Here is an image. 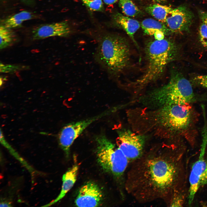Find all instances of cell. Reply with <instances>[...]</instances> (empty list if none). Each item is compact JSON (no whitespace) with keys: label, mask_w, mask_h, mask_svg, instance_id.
<instances>
[{"label":"cell","mask_w":207,"mask_h":207,"mask_svg":"<svg viewBox=\"0 0 207 207\" xmlns=\"http://www.w3.org/2000/svg\"><path fill=\"white\" fill-rule=\"evenodd\" d=\"M145 141L142 136L129 130L119 132L116 145L128 159L133 162L143 154Z\"/></svg>","instance_id":"ba28073f"},{"label":"cell","mask_w":207,"mask_h":207,"mask_svg":"<svg viewBox=\"0 0 207 207\" xmlns=\"http://www.w3.org/2000/svg\"><path fill=\"white\" fill-rule=\"evenodd\" d=\"M0 72L4 73L14 72L23 69V67L21 66L8 64H5L1 63Z\"/></svg>","instance_id":"603a6c76"},{"label":"cell","mask_w":207,"mask_h":207,"mask_svg":"<svg viewBox=\"0 0 207 207\" xmlns=\"http://www.w3.org/2000/svg\"><path fill=\"white\" fill-rule=\"evenodd\" d=\"M90 9L94 11H101L103 9L102 0H81Z\"/></svg>","instance_id":"7402d4cb"},{"label":"cell","mask_w":207,"mask_h":207,"mask_svg":"<svg viewBox=\"0 0 207 207\" xmlns=\"http://www.w3.org/2000/svg\"><path fill=\"white\" fill-rule=\"evenodd\" d=\"M78 166L76 164L74 165L63 175L61 191L55 199L49 203L42 206H51L62 199L68 192L72 188L77 179Z\"/></svg>","instance_id":"4fadbf2b"},{"label":"cell","mask_w":207,"mask_h":207,"mask_svg":"<svg viewBox=\"0 0 207 207\" xmlns=\"http://www.w3.org/2000/svg\"><path fill=\"white\" fill-rule=\"evenodd\" d=\"M33 16L30 12L22 11L5 19L3 25L10 29L16 28L20 26L24 22L32 18Z\"/></svg>","instance_id":"e0dca14e"},{"label":"cell","mask_w":207,"mask_h":207,"mask_svg":"<svg viewBox=\"0 0 207 207\" xmlns=\"http://www.w3.org/2000/svg\"><path fill=\"white\" fill-rule=\"evenodd\" d=\"M160 108L155 114L156 120L159 125L176 132L182 131L189 128L192 114L187 104H168Z\"/></svg>","instance_id":"8992f818"},{"label":"cell","mask_w":207,"mask_h":207,"mask_svg":"<svg viewBox=\"0 0 207 207\" xmlns=\"http://www.w3.org/2000/svg\"><path fill=\"white\" fill-rule=\"evenodd\" d=\"M23 0L25 1H29V0Z\"/></svg>","instance_id":"4dcf8cb0"},{"label":"cell","mask_w":207,"mask_h":207,"mask_svg":"<svg viewBox=\"0 0 207 207\" xmlns=\"http://www.w3.org/2000/svg\"><path fill=\"white\" fill-rule=\"evenodd\" d=\"M129 44L124 38L108 34L99 40L95 57L98 63L110 74L116 75L129 67L130 61Z\"/></svg>","instance_id":"7a4b0ae2"},{"label":"cell","mask_w":207,"mask_h":207,"mask_svg":"<svg viewBox=\"0 0 207 207\" xmlns=\"http://www.w3.org/2000/svg\"><path fill=\"white\" fill-rule=\"evenodd\" d=\"M97 161L102 169L117 178L122 177L129 162L117 146L103 135L97 136Z\"/></svg>","instance_id":"5b68a950"},{"label":"cell","mask_w":207,"mask_h":207,"mask_svg":"<svg viewBox=\"0 0 207 207\" xmlns=\"http://www.w3.org/2000/svg\"><path fill=\"white\" fill-rule=\"evenodd\" d=\"M0 49H3L11 46L16 41L15 34L10 29L3 25L0 27Z\"/></svg>","instance_id":"d6986e66"},{"label":"cell","mask_w":207,"mask_h":207,"mask_svg":"<svg viewBox=\"0 0 207 207\" xmlns=\"http://www.w3.org/2000/svg\"><path fill=\"white\" fill-rule=\"evenodd\" d=\"M11 202L7 200H2L0 203V207L12 206Z\"/></svg>","instance_id":"83f0119b"},{"label":"cell","mask_w":207,"mask_h":207,"mask_svg":"<svg viewBox=\"0 0 207 207\" xmlns=\"http://www.w3.org/2000/svg\"><path fill=\"white\" fill-rule=\"evenodd\" d=\"M114 19L116 23L123 29L133 41L136 43L134 39V35L141 26L139 22L119 13L115 15Z\"/></svg>","instance_id":"5bb4252c"},{"label":"cell","mask_w":207,"mask_h":207,"mask_svg":"<svg viewBox=\"0 0 207 207\" xmlns=\"http://www.w3.org/2000/svg\"><path fill=\"white\" fill-rule=\"evenodd\" d=\"M165 33L161 30H158L156 31L154 35L155 39L157 40H161L164 39Z\"/></svg>","instance_id":"484cf974"},{"label":"cell","mask_w":207,"mask_h":207,"mask_svg":"<svg viewBox=\"0 0 207 207\" xmlns=\"http://www.w3.org/2000/svg\"><path fill=\"white\" fill-rule=\"evenodd\" d=\"M200 41L202 45L207 48V26L202 23L199 28Z\"/></svg>","instance_id":"cb8c5ba5"},{"label":"cell","mask_w":207,"mask_h":207,"mask_svg":"<svg viewBox=\"0 0 207 207\" xmlns=\"http://www.w3.org/2000/svg\"><path fill=\"white\" fill-rule=\"evenodd\" d=\"M147 97L150 103L159 107L168 104H187L195 99L190 83L177 72L172 74L167 83L152 91Z\"/></svg>","instance_id":"277c9868"},{"label":"cell","mask_w":207,"mask_h":207,"mask_svg":"<svg viewBox=\"0 0 207 207\" xmlns=\"http://www.w3.org/2000/svg\"><path fill=\"white\" fill-rule=\"evenodd\" d=\"M112 110H109L100 114L76 122L69 123L60 130L58 136L60 145L68 156L70 147L75 139L91 124L112 112Z\"/></svg>","instance_id":"52a82bcc"},{"label":"cell","mask_w":207,"mask_h":207,"mask_svg":"<svg viewBox=\"0 0 207 207\" xmlns=\"http://www.w3.org/2000/svg\"><path fill=\"white\" fill-rule=\"evenodd\" d=\"M177 158L163 151L143 153L128 171L126 191L138 202L165 199L171 195L178 178Z\"/></svg>","instance_id":"6da1fadb"},{"label":"cell","mask_w":207,"mask_h":207,"mask_svg":"<svg viewBox=\"0 0 207 207\" xmlns=\"http://www.w3.org/2000/svg\"><path fill=\"white\" fill-rule=\"evenodd\" d=\"M204 156H199L191 167L189 181V187L188 195L189 205L192 203L199 188L207 185V160Z\"/></svg>","instance_id":"30bf717a"},{"label":"cell","mask_w":207,"mask_h":207,"mask_svg":"<svg viewBox=\"0 0 207 207\" xmlns=\"http://www.w3.org/2000/svg\"><path fill=\"white\" fill-rule=\"evenodd\" d=\"M119 5L122 13L127 16L134 17L140 13L138 8L131 0H119Z\"/></svg>","instance_id":"ffe728a7"},{"label":"cell","mask_w":207,"mask_h":207,"mask_svg":"<svg viewBox=\"0 0 207 207\" xmlns=\"http://www.w3.org/2000/svg\"><path fill=\"white\" fill-rule=\"evenodd\" d=\"M193 14L186 7L173 9L168 14L165 23L170 32L181 33L187 31L192 24Z\"/></svg>","instance_id":"9c48e42d"},{"label":"cell","mask_w":207,"mask_h":207,"mask_svg":"<svg viewBox=\"0 0 207 207\" xmlns=\"http://www.w3.org/2000/svg\"><path fill=\"white\" fill-rule=\"evenodd\" d=\"M71 32L68 23L63 21L39 26L33 30L32 37L34 40H38L53 37H65Z\"/></svg>","instance_id":"7c38bea8"},{"label":"cell","mask_w":207,"mask_h":207,"mask_svg":"<svg viewBox=\"0 0 207 207\" xmlns=\"http://www.w3.org/2000/svg\"><path fill=\"white\" fill-rule=\"evenodd\" d=\"M200 15L202 23L207 26V12L200 11Z\"/></svg>","instance_id":"4316f807"},{"label":"cell","mask_w":207,"mask_h":207,"mask_svg":"<svg viewBox=\"0 0 207 207\" xmlns=\"http://www.w3.org/2000/svg\"><path fill=\"white\" fill-rule=\"evenodd\" d=\"M170 203L171 207H181L182 206L184 201L183 195L175 188L173 190L172 194Z\"/></svg>","instance_id":"44dd1931"},{"label":"cell","mask_w":207,"mask_h":207,"mask_svg":"<svg viewBox=\"0 0 207 207\" xmlns=\"http://www.w3.org/2000/svg\"><path fill=\"white\" fill-rule=\"evenodd\" d=\"M118 0H103L104 3L107 5H112L116 2Z\"/></svg>","instance_id":"f1b7e54d"},{"label":"cell","mask_w":207,"mask_h":207,"mask_svg":"<svg viewBox=\"0 0 207 207\" xmlns=\"http://www.w3.org/2000/svg\"><path fill=\"white\" fill-rule=\"evenodd\" d=\"M141 26L144 32L150 36H154V33L158 30L163 32L165 34L170 32L166 26L162 22L152 18L143 20Z\"/></svg>","instance_id":"9a60e30c"},{"label":"cell","mask_w":207,"mask_h":207,"mask_svg":"<svg viewBox=\"0 0 207 207\" xmlns=\"http://www.w3.org/2000/svg\"><path fill=\"white\" fill-rule=\"evenodd\" d=\"M177 53L175 44L168 39L149 42L145 47L147 62L144 71L135 83L143 87L158 79L168 64L175 59Z\"/></svg>","instance_id":"3957f363"},{"label":"cell","mask_w":207,"mask_h":207,"mask_svg":"<svg viewBox=\"0 0 207 207\" xmlns=\"http://www.w3.org/2000/svg\"><path fill=\"white\" fill-rule=\"evenodd\" d=\"M103 195L100 188L95 183L89 181L81 187L75 201L78 207H97L102 204Z\"/></svg>","instance_id":"8fae6325"},{"label":"cell","mask_w":207,"mask_h":207,"mask_svg":"<svg viewBox=\"0 0 207 207\" xmlns=\"http://www.w3.org/2000/svg\"><path fill=\"white\" fill-rule=\"evenodd\" d=\"M194 80L200 86L207 88V75L197 76L194 78Z\"/></svg>","instance_id":"d4e9b609"},{"label":"cell","mask_w":207,"mask_h":207,"mask_svg":"<svg viewBox=\"0 0 207 207\" xmlns=\"http://www.w3.org/2000/svg\"><path fill=\"white\" fill-rule=\"evenodd\" d=\"M154 1L159 2H163L164 1V0H153Z\"/></svg>","instance_id":"f546056e"},{"label":"cell","mask_w":207,"mask_h":207,"mask_svg":"<svg viewBox=\"0 0 207 207\" xmlns=\"http://www.w3.org/2000/svg\"><path fill=\"white\" fill-rule=\"evenodd\" d=\"M0 133V141L1 144L6 148L9 153L28 170L32 176H33L35 174L39 173L20 156L18 152L8 143L4 138L1 129Z\"/></svg>","instance_id":"ac0fdd59"},{"label":"cell","mask_w":207,"mask_h":207,"mask_svg":"<svg viewBox=\"0 0 207 207\" xmlns=\"http://www.w3.org/2000/svg\"><path fill=\"white\" fill-rule=\"evenodd\" d=\"M172 9L167 5L154 4L146 7L145 10L158 21L165 23L168 14Z\"/></svg>","instance_id":"2e32d148"}]
</instances>
